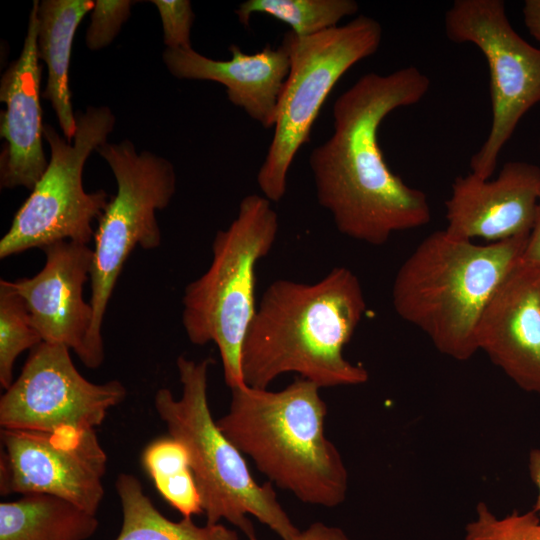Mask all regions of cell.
<instances>
[{"label":"cell","mask_w":540,"mask_h":540,"mask_svg":"<svg viewBox=\"0 0 540 540\" xmlns=\"http://www.w3.org/2000/svg\"><path fill=\"white\" fill-rule=\"evenodd\" d=\"M430 79L415 66L361 76L334 102L333 132L310 153L316 197L345 236L380 246L392 234L426 225V194L407 185L385 161L378 141L383 120L420 102Z\"/></svg>","instance_id":"6da1fadb"},{"label":"cell","mask_w":540,"mask_h":540,"mask_svg":"<svg viewBox=\"0 0 540 540\" xmlns=\"http://www.w3.org/2000/svg\"><path fill=\"white\" fill-rule=\"evenodd\" d=\"M365 311L360 281L346 267L331 269L315 283L274 281L243 341L244 383L268 389L286 373H297L320 389L366 383L368 371L343 354Z\"/></svg>","instance_id":"7a4b0ae2"},{"label":"cell","mask_w":540,"mask_h":540,"mask_svg":"<svg viewBox=\"0 0 540 540\" xmlns=\"http://www.w3.org/2000/svg\"><path fill=\"white\" fill-rule=\"evenodd\" d=\"M230 390L228 412L217 425L259 472L305 504H342L348 471L325 435L327 405L320 388L299 378L279 391L246 384Z\"/></svg>","instance_id":"3957f363"},{"label":"cell","mask_w":540,"mask_h":540,"mask_svg":"<svg viewBox=\"0 0 540 540\" xmlns=\"http://www.w3.org/2000/svg\"><path fill=\"white\" fill-rule=\"evenodd\" d=\"M529 235L478 245L444 230L428 235L398 269L395 312L458 361L477 351L476 330L491 296L517 265Z\"/></svg>","instance_id":"277c9868"},{"label":"cell","mask_w":540,"mask_h":540,"mask_svg":"<svg viewBox=\"0 0 540 540\" xmlns=\"http://www.w3.org/2000/svg\"><path fill=\"white\" fill-rule=\"evenodd\" d=\"M211 358L196 362L181 355L176 366L182 395L168 388L154 396L155 410L169 436L184 445L201 499L207 524L225 519L249 540H257L248 515L268 526L282 540H292L299 529L281 506L273 484H258L243 454L214 421L208 403V371Z\"/></svg>","instance_id":"5b68a950"},{"label":"cell","mask_w":540,"mask_h":540,"mask_svg":"<svg viewBox=\"0 0 540 540\" xmlns=\"http://www.w3.org/2000/svg\"><path fill=\"white\" fill-rule=\"evenodd\" d=\"M278 230V214L267 198L243 197L236 218L215 235L210 266L184 290L185 333L194 345L216 344L230 389L245 384L241 350L257 309L256 265L269 254Z\"/></svg>","instance_id":"8992f818"},{"label":"cell","mask_w":540,"mask_h":540,"mask_svg":"<svg viewBox=\"0 0 540 540\" xmlns=\"http://www.w3.org/2000/svg\"><path fill=\"white\" fill-rule=\"evenodd\" d=\"M96 151L111 168L117 192L99 218L93 238L89 299L93 320L82 360L91 369L104 360V315L124 264L136 247L160 246L156 211L166 208L176 191L173 164L149 151L138 153L128 139L105 143Z\"/></svg>","instance_id":"52a82bcc"},{"label":"cell","mask_w":540,"mask_h":540,"mask_svg":"<svg viewBox=\"0 0 540 540\" xmlns=\"http://www.w3.org/2000/svg\"><path fill=\"white\" fill-rule=\"evenodd\" d=\"M381 41L380 23L365 15L311 36L284 34L281 43L289 53L290 70L273 137L257 173L261 195L270 202L285 196L289 168L310 140L312 126L336 83L356 63L375 54Z\"/></svg>","instance_id":"ba28073f"},{"label":"cell","mask_w":540,"mask_h":540,"mask_svg":"<svg viewBox=\"0 0 540 540\" xmlns=\"http://www.w3.org/2000/svg\"><path fill=\"white\" fill-rule=\"evenodd\" d=\"M115 121L108 107L79 111L73 142L44 124L50 160L0 240L1 259L62 241L90 243L95 234L92 224L102 216L111 196L102 189L86 192L83 168L90 154L107 143Z\"/></svg>","instance_id":"9c48e42d"},{"label":"cell","mask_w":540,"mask_h":540,"mask_svg":"<svg viewBox=\"0 0 540 540\" xmlns=\"http://www.w3.org/2000/svg\"><path fill=\"white\" fill-rule=\"evenodd\" d=\"M444 31L454 43L475 45L488 65L491 126L470 169L490 179L519 122L540 103V48L516 32L502 0H455L445 12Z\"/></svg>","instance_id":"30bf717a"},{"label":"cell","mask_w":540,"mask_h":540,"mask_svg":"<svg viewBox=\"0 0 540 540\" xmlns=\"http://www.w3.org/2000/svg\"><path fill=\"white\" fill-rule=\"evenodd\" d=\"M127 391L118 380L94 383L75 367L70 349L41 342L0 399L3 429H96Z\"/></svg>","instance_id":"8fae6325"},{"label":"cell","mask_w":540,"mask_h":540,"mask_svg":"<svg viewBox=\"0 0 540 540\" xmlns=\"http://www.w3.org/2000/svg\"><path fill=\"white\" fill-rule=\"evenodd\" d=\"M0 492L40 493L96 514L104 497L107 454L95 429L1 430Z\"/></svg>","instance_id":"7c38bea8"},{"label":"cell","mask_w":540,"mask_h":540,"mask_svg":"<svg viewBox=\"0 0 540 540\" xmlns=\"http://www.w3.org/2000/svg\"><path fill=\"white\" fill-rule=\"evenodd\" d=\"M539 199L540 167L531 162H506L495 179L458 176L445 202V231L491 243L529 235Z\"/></svg>","instance_id":"4fadbf2b"},{"label":"cell","mask_w":540,"mask_h":540,"mask_svg":"<svg viewBox=\"0 0 540 540\" xmlns=\"http://www.w3.org/2000/svg\"><path fill=\"white\" fill-rule=\"evenodd\" d=\"M476 343L518 387L540 394V266L519 260L506 275L484 308Z\"/></svg>","instance_id":"5bb4252c"},{"label":"cell","mask_w":540,"mask_h":540,"mask_svg":"<svg viewBox=\"0 0 540 540\" xmlns=\"http://www.w3.org/2000/svg\"><path fill=\"white\" fill-rule=\"evenodd\" d=\"M43 268L32 277L9 281L22 297L42 342L61 344L84 359L93 310L83 298L92 268L93 249L62 241L41 249Z\"/></svg>","instance_id":"9a60e30c"},{"label":"cell","mask_w":540,"mask_h":540,"mask_svg":"<svg viewBox=\"0 0 540 540\" xmlns=\"http://www.w3.org/2000/svg\"><path fill=\"white\" fill-rule=\"evenodd\" d=\"M38 4L39 1L33 2L21 54L5 70L0 82V100L6 104L0 125V135L5 140L0 155L2 189L22 186L32 190L49 162L42 144Z\"/></svg>","instance_id":"2e32d148"},{"label":"cell","mask_w":540,"mask_h":540,"mask_svg":"<svg viewBox=\"0 0 540 540\" xmlns=\"http://www.w3.org/2000/svg\"><path fill=\"white\" fill-rule=\"evenodd\" d=\"M228 60L208 58L195 50L168 49L163 62L178 79L209 80L225 86L228 100L264 128H274L279 98L290 70V57L281 43L252 54L229 47Z\"/></svg>","instance_id":"e0dca14e"},{"label":"cell","mask_w":540,"mask_h":540,"mask_svg":"<svg viewBox=\"0 0 540 540\" xmlns=\"http://www.w3.org/2000/svg\"><path fill=\"white\" fill-rule=\"evenodd\" d=\"M93 7V0H43L38 4V57L48 69L42 97L51 103L69 142L77 129L69 88L71 49L80 22Z\"/></svg>","instance_id":"ac0fdd59"},{"label":"cell","mask_w":540,"mask_h":540,"mask_svg":"<svg viewBox=\"0 0 540 540\" xmlns=\"http://www.w3.org/2000/svg\"><path fill=\"white\" fill-rule=\"evenodd\" d=\"M95 514L55 496L30 493L0 504V540H87Z\"/></svg>","instance_id":"d6986e66"},{"label":"cell","mask_w":540,"mask_h":540,"mask_svg":"<svg viewBox=\"0 0 540 540\" xmlns=\"http://www.w3.org/2000/svg\"><path fill=\"white\" fill-rule=\"evenodd\" d=\"M115 489L122 508V526L115 540H239L235 530L220 523L199 526L191 517L178 522L166 518L132 474H119Z\"/></svg>","instance_id":"ffe728a7"},{"label":"cell","mask_w":540,"mask_h":540,"mask_svg":"<svg viewBox=\"0 0 540 540\" xmlns=\"http://www.w3.org/2000/svg\"><path fill=\"white\" fill-rule=\"evenodd\" d=\"M142 463L158 492L183 517L202 513L189 454L182 443L171 436L156 439L144 449Z\"/></svg>","instance_id":"44dd1931"},{"label":"cell","mask_w":540,"mask_h":540,"mask_svg":"<svg viewBox=\"0 0 540 540\" xmlns=\"http://www.w3.org/2000/svg\"><path fill=\"white\" fill-rule=\"evenodd\" d=\"M358 9L354 0H246L235 14L246 27L253 14H266L287 24L295 35L306 37L338 26Z\"/></svg>","instance_id":"7402d4cb"},{"label":"cell","mask_w":540,"mask_h":540,"mask_svg":"<svg viewBox=\"0 0 540 540\" xmlns=\"http://www.w3.org/2000/svg\"><path fill=\"white\" fill-rule=\"evenodd\" d=\"M42 342L31 322L22 297L9 280H0V384L5 390L13 383L17 357Z\"/></svg>","instance_id":"603a6c76"},{"label":"cell","mask_w":540,"mask_h":540,"mask_svg":"<svg viewBox=\"0 0 540 540\" xmlns=\"http://www.w3.org/2000/svg\"><path fill=\"white\" fill-rule=\"evenodd\" d=\"M464 540H540V516L534 511L498 518L484 502L476 506V517L467 524Z\"/></svg>","instance_id":"cb8c5ba5"},{"label":"cell","mask_w":540,"mask_h":540,"mask_svg":"<svg viewBox=\"0 0 540 540\" xmlns=\"http://www.w3.org/2000/svg\"><path fill=\"white\" fill-rule=\"evenodd\" d=\"M131 0H96L91 10V21L86 32V46L97 51L108 45L118 35L131 14Z\"/></svg>","instance_id":"d4e9b609"},{"label":"cell","mask_w":540,"mask_h":540,"mask_svg":"<svg viewBox=\"0 0 540 540\" xmlns=\"http://www.w3.org/2000/svg\"><path fill=\"white\" fill-rule=\"evenodd\" d=\"M158 9L168 49H190L194 13L188 0H152Z\"/></svg>","instance_id":"484cf974"},{"label":"cell","mask_w":540,"mask_h":540,"mask_svg":"<svg viewBox=\"0 0 540 540\" xmlns=\"http://www.w3.org/2000/svg\"><path fill=\"white\" fill-rule=\"evenodd\" d=\"M292 540H349L345 532L335 526L315 522L299 533Z\"/></svg>","instance_id":"4316f807"},{"label":"cell","mask_w":540,"mask_h":540,"mask_svg":"<svg viewBox=\"0 0 540 540\" xmlns=\"http://www.w3.org/2000/svg\"><path fill=\"white\" fill-rule=\"evenodd\" d=\"M520 261L525 264L540 266V199L535 221L528 236Z\"/></svg>","instance_id":"83f0119b"},{"label":"cell","mask_w":540,"mask_h":540,"mask_svg":"<svg viewBox=\"0 0 540 540\" xmlns=\"http://www.w3.org/2000/svg\"><path fill=\"white\" fill-rule=\"evenodd\" d=\"M522 15L529 34L540 42V0H526L523 4Z\"/></svg>","instance_id":"f1b7e54d"},{"label":"cell","mask_w":540,"mask_h":540,"mask_svg":"<svg viewBox=\"0 0 540 540\" xmlns=\"http://www.w3.org/2000/svg\"><path fill=\"white\" fill-rule=\"evenodd\" d=\"M529 474L538 488V496L533 510L540 516V449H532L528 459Z\"/></svg>","instance_id":"f546056e"}]
</instances>
